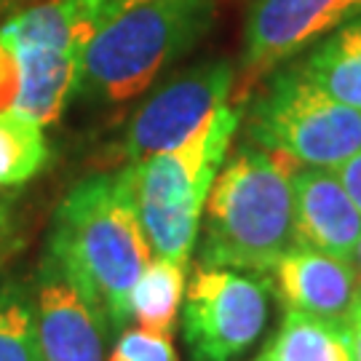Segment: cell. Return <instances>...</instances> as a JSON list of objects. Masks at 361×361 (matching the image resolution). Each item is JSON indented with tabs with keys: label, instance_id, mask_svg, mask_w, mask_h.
I'll list each match as a JSON object with an SVG mask.
<instances>
[{
	"label": "cell",
	"instance_id": "cell-20",
	"mask_svg": "<svg viewBox=\"0 0 361 361\" xmlns=\"http://www.w3.org/2000/svg\"><path fill=\"white\" fill-rule=\"evenodd\" d=\"M8 252H11V241H8V235L3 231V222H0V265H3V259H6Z\"/></svg>",
	"mask_w": 361,
	"mask_h": 361
},
{
	"label": "cell",
	"instance_id": "cell-12",
	"mask_svg": "<svg viewBox=\"0 0 361 361\" xmlns=\"http://www.w3.org/2000/svg\"><path fill=\"white\" fill-rule=\"evenodd\" d=\"M300 70L332 99L361 110V16L319 40Z\"/></svg>",
	"mask_w": 361,
	"mask_h": 361
},
{
	"label": "cell",
	"instance_id": "cell-4",
	"mask_svg": "<svg viewBox=\"0 0 361 361\" xmlns=\"http://www.w3.org/2000/svg\"><path fill=\"white\" fill-rule=\"evenodd\" d=\"M235 131L238 110L225 102L182 145L150 155L142 164H129L134 204L155 257L188 265L209 188L225 164Z\"/></svg>",
	"mask_w": 361,
	"mask_h": 361
},
{
	"label": "cell",
	"instance_id": "cell-14",
	"mask_svg": "<svg viewBox=\"0 0 361 361\" xmlns=\"http://www.w3.org/2000/svg\"><path fill=\"white\" fill-rule=\"evenodd\" d=\"M185 262L153 257L131 289V319L140 329L171 335L185 300Z\"/></svg>",
	"mask_w": 361,
	"mask_h": 361
},
{
	"label": "cell",
	"instance_id": "cell-7",
	"mask_svg": "<svg viewBox=\"0 0 361 361\" xmlns=\"http://www.w3.org/2000/svg\"><path fill=\"white\" fill-rule=\"evenodd\" d=\"M233 78V62L228 59L198 62L180 75L169 78L131 118L123 137L126 161L142 164L145 158L185 142L219 104L228 102Z\"/></svg>",
	"mask_w": 361,
	"mask_h": 361
},
{
	"label": "cell",
	"instance_id": "cell-6",
	"mask_svg": "<svg viewBox=\"0 0 361 361\" xmlns=\"http://www.w3.org/2000/svg\"><path fill=\"white\" fill-rule=\"evenodd\" d=\"M268 289L259 276L231 268H195L185 289L182 322L193 361H233L262 335Z\"/></svg>",
	"mask_w": 361,
	"mask_h": 361
},
{
	"label": "cell",
	"instance_id": "cell-3",
	"mask_svg": "<svg viewBox=\"0 0 361 361\" xmlns=\"http://www.w3.org/2000/svg\"><path fill=\"white\" fill-rule=\"evenodd\" d=\"M217 0H123L80 54L75 94L89 102H126L207 35Z\"/></svg>",
	"mask_w": 361,
	"mask_h": 361
},
{
	"label": "cell",
	"instance_id": "cell-16",
	"mask_svg": "<svg viewBox=\"0 0 361 361\" xmlns=\"http://www.w3.org/2000/svg\"><path fill=\"white\" fill-rule=\"evenodd\" d=\"M0 361H43L32 289L22 281L0 284Z\"/></svg>",
	"mask_w": 361,
	"mask_h": 361
},
{
	"label": "cell",
	"instance_id": "cell-15",
	"mask_svg": "<svg viewBox=\"0 0 361 361\" xmlns=\"http://www.w3.org/2000/svg\"><path fill=\"white\" fill-rule=\"evenodd\" d=\"M49 161L43 126L13 110L0 113V188L32 180Z\"/></svg>",
	"mask_w": 361,
	"mask_h": 361
},
{
	"label": "cell",
	"instance_id": "cell-22",
	"mask_svg": "<svg viewBox=\"0 0 361 361\" xmlns=\"http://www.w3.org/2000/svg\"><path fill=\"white\" fill-rule=\"evenodd\" d=\"M359 305H361V284H359Z\"/></svg>",
	"mask_w": 361,
	"mask_h": 361
},
{
	"label": "cell",
	"instance_id": "cell-17",
	"mask_svg": "<svg viewBox=\"0 0 361 361\" xmlns=\"http://www.w3.org/2000/svg\"><path fill=\"white\" fill-rule=\"evenodd\" d=\"M107 361H180L171 335L147 329H123Z\"/></svg>",
	"mask_w": 361,
	"mask_h": 361
},
{
	"label": "cell",
	"instance_id": "cell-8",
	"mask_svg": "<svg viewBox=\"0 0 361 361\" xmlns=\"http://www.w3.org/2000/svg\"><path fill=\"white\" fill-rule=\"evenodd\" d=\"M35 324L43 361H107V319L51 249L32 281Z\"/></svg>",
	"mask_w": 361,
	"mask_h": 361
},
{
	"label": "cell",
	"instance_id": "cell-18",
	"mask_svg": "<svg viewBox=\"0 0 361 361\" xmlns=\"http://www.w3.org/2000/svg\"><path fill=\"white\" fill-rule=\"evenodd\" d=\"M335 177L340 180V185L345 188V193L350 195V201L356 204V209L361 212V150L356 155L345 158L340 166L332 169Z\"/></svg>",
	"mask_w": 361,
	"mask_h": 361
},
{
	"label": "cell",
	"instance_id": "cell-11",
	"mask_svg": "<svg viewBox=\"0 0 361 361\" xmlns=\"http://www.w3.org/2000/svg\"><path fill=\"white\" fill-rule=\"evenodd\" d=\"M297 244L337 259H353L361 238V212L332 169L305 166L292 174Z\"/></svg>",
	"mask_w": 361,
	"mask_h": 361
},
{
	"label": "cell",
	"instance_id": "cell-5",
	"mask_svg": "<svg viewBox=\"0 0 361 361\" xmlns=\"http://www.w3.org/2000/svg\"><path fill=\"white\" fill-rule=\"evenodd\" d=\"M249 134L302 166L335 169L361 150V110L324 94L295 65L271 75L249 113Z\"/></svg>",
	"mask_w": 361,
	"mask_h": 361
},
{
	"label": "cell",
	"instance_id": "cell-21",
	"mask_svg": "<svg viewBox=\"0 0 361 361\" xmlns=\"http://www.w3.org/2000/svg\"><path fill=\"white\" fill-rule=\"evenodd\" d=\"M350 262H356V268L361 271V238H359V244H356V252H353V259Z\"/></svg>",
	"mask_w": 361,
	"mask_h": 361
},
{
	"label": "cell",
	"instance_id": "cell-13",
	"mask_svg": "<svg viewBox=\"0 0 361 361\" xmlns=\"http://www.w3.org/2000/svg\"><path fill=\"white\" fill-rule=\"evenodd\" d=\"M262 361H353L348 326L286 310Z\"/></svg>",
	"mask_w": 361,
	"mask_h": 361
},
{
	"label": "cell",
	"instance_id": "cell-19",
	"mask_svg": "<svg viewBox=\"0 0 361 361\" xmlns=\"http://www.w3.org/2000/svg\"><path fill=\"white\" fill-rule=\"evenodd\" d=\"M350 337V348H353V361H361V305L356 302V308L350 313V319L345 322Z\"/></svg>",
	"mask_w": 361,
	"mask_h": 361
},
{
	"label": "cell",
	"instance_id": "cell-23",
	"mask_svg": "<svg viewBox=\"0 0 361 361\" xmlns=\"http://www.w3.org/2000/svg\"><path fill=\"white\" fill-rule=\"evenodd\" d=\"M257 361H262V359H257Z\"/></svg>",
	"mask_w": 361,
	"mask_h": 361
},
{
	"label": "cell",
	"instance_id": "cell-9",
	"mask_svg": "<svg viewBox=\"0 0 361 361\" xmlns=\"http://www.w3.org/2000/svg\"><path fill=\"white\" fill-rule=\"evenodd\" d=\"M361 16V0H252L244 22V73H265Z\"/></svg>",
	"mask_w": 361,
	"mask_h": 361
},
{
	"label": "cell",
	"instance_id": "cell-1",
	"mask_svg": "<svg viewBox=\"0 0 361 361\" xmlns=\"http://www.w3.org/2000/svg\"><path fill=\"white\" fill-rule=\"evenodd\" d=\"M113 329L131 319V289L153 259L134 204L131 169L94 174L65 195L49 246Z\"/></svg>",
	"mask_w": 361,
	"mask_h": 361
},
{
	"label": "cell",
	"instance_id": "cell-10",
	"mask_svg": "<svg viewBox=\"0 0 361 361\" xmlns=\"http://www.w3.org/2000/svg\"><path fill=\"white\" fill-rule=\"evenodd\" d=\"M286 310L345 324L359 302V276L350 262L295 244L271 268Z\"/></svg>",
	"mask_w": 361,
	"mask_h": 361
},
{
	"label": "cell",
	"instance_id": "cell-2",
	"mask_svg": "<svg viewBox=\"0 0 361 361\" xmlns=\"http://www.w3.org/2000/svg\"><path fill=\"white\" fill-rule=\"evenodd\" d=\"M297 166L262 147H241L233 155L209 188L201 265L265 273L297 244Z\"/></svg>",
	"mask_w": 361,
	"mask_h": 361
}]
</instances>
